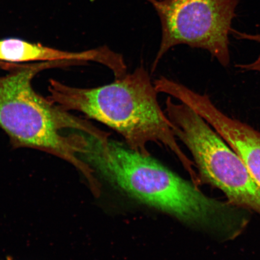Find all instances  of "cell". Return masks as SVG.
<instances>
[{
    "instance_id": "5",
    "label": "cell",
    "mask_w": 260,
    "mask_h": 260,
    "mask_svg": "<svg viewBox=\"0 0 260 260\" xmlns=\"http://www.w3.org/2000/svg\"><path fill=\"white\" fill-rule=\"evenodd\" d=\"M161 24L155 71L172 47L186 45L209 51L223 67L230 63L229 35L239 0H147Z\"/></svg>"
},
{
    "instance_id": "9",
    "label": "cell",
    "mask_w": 260,
    "mask_h": 260,
    "mask_svg": "<svg viewBox=\"0 0 260 260\" xmlns=\"http://www.w3.org/2000/svg\"><path fill=\"white\" fill-rule=\"evenodd\" d=\"M9 260H14V259H11V258H9Z\"/></svg>"
},
{
    "instance_id": "8",
    "label": "cell",
    "mask_w": 260,
    "mask_h": 260,
    "mask_svg": "<svg viewBox=\"0 0 260 260\" xmlns=\"http://www.w3.org/2000/svg\"><path fill=\"white\" fill-rule=\"evenodd\" d=\"M234 35L237 39L240 40H248L253 42H258L260 44V34L251 35L245 34V32H241L235 30H232ZM237 67L240 69L247 71H255L260 73V54L255 61H252V63L247 64H242L237 65Z\"/></svg>"
},
{
    "instance_id": "6",
    "label": "cell",
    "mask_w": 260,
    "mask_h": 260,
    "mask_svg": "<svg viewBox=\"0 0 260 260\" xmlns=\"http://www.w3.org/2000/svg\"><path fill=\"white\" fill-rule=\"evenodd\" d=\"M110 58V49L107 47L80 53H72L30 43L19 39L9 38L0 40V61L10 62L95 61L107 65Z\"/></svg>"
},
{
    "instance_id": "3",
    "label": "cell",
    "mask_w": 260,
    "mask_h": 260,
    "mask_svg": "<svg viewBox=\"0 0 260 260\" xmlns=\"http://www.w3.org/2000/svg\"><path fill=\"white\" fill-rule=\"evenodd\" d=\"M66 62L27 65L0 77V127L15 146L37 149L64 159L90 183L93 179L92 171L80 158L82 136H68L63 131L72 128L90 132L94 126L44 99L31 85L32 80L40 71Z\"/></svg>"
},
{
    "instance_id": "2",
    "label": "cell",
    "mask_w": 260,
    "mask_h": 260,
    "mask_svg": "<svg viewBox=\"0 0 260 260\" xmlns=\"http://www.w3.org/2000/svg\"><path fill=\"white\" fill-rule=\"evenodd\" d=\"M48 89V99L52 103L65 111L77 110L109 126L135 150L149 154L146 146L155 142L170 149L183 162H188L144 67L95 88H76L53 80Z\"/></svg>"
},
{
    "instance_id": "4",
    "label": "cell",
    "mask_w": 260,
    "mask_h": 260,
    "mask_svg": "<svg viewBox=\"0 0 260 260\" xmlns=\"http://www.w3.org/2000/svg\"><path fill=\"white\" fill-rule=\"evenodd\" d=\"M165 110L175 137L189 150L203 178L225 193L231 203L260 213V188L218 133L190 107L174 102L170 96Z\"/></svg>"
},
{
    "instance_id": "7",
    "label": "cell",
    "mask_w": 260,
    "mask_h": 260,
    "mask_svg": "<svg viewBox=\"0 0 260 260\" xmlns=\"http://www.w3.org/2000/svg\"><path fill=\"white\" fill-rule=\"evenodd\" d=\"M211 125L238 155L260 188V132L239 120L217 112Z\"/></svg>"
},
{
    "instance_id": "1",
    "label": "cell",
    "mask_w": 260,
    "mask_h": 260,
    "mask_svg": "<svg viewBox=\"0 0 260 260\" xmlns=\"http://www.w3.org/2000/svg\"><path fill=\"white\" fill-rule=\"evenodd\" d=\"M82 160L126 196L201 229L232 235L235 210L204 194L149 154L97 129L84 135Z\"/></svg>"
},
{
    "instance_id": "10",
    "label": "cell",
    "mask_w": 260,
    "mask_h": 260,
    "mask_svg": "<svg viewBox=\"0 0 260 260\" xmlns=\"http://www.w3.org/2000/svg\"><path fill=\"white\" fill-rule=\"evenodd\" d=\"M7 260H9V258H8V259H7Z\"/></svg>"
}]
</instances>
